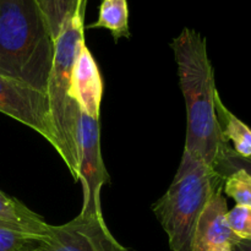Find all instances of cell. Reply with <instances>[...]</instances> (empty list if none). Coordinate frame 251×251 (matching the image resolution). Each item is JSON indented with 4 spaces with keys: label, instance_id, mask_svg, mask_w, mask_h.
Wrapping results in <instances>:
<instances>
[{
    "label": "cell",
    "instance_id": "1",
    "mask_svg": "<svg viewBox=\"0 0 251 251\" xmlns=\"http://www.w3.org/2000/svg\"><path fill=\"white\" fill-rule=\"evenodd\" d=\"M172 48L188 115L184 151L213 168L221 147L227 142L222 137L216 113L218 91L206 38L194 29L184 28L173 39Z\"/></svg>",
    "mask_w": 251,
    "mask_h": 251
},
{
    "label": "cell",
    "instance_id": "2",
    "mask_svg": "<svg viewBox=\"0 0 251 251\" xmlns=\"http://www.w3.org/2000/svg\"><path fill=\"white\" fill-rule=\"evenodd\" d=\"M54 39L36 0H0V74L47 90Z\"/></svg>",
    "mask_w": 251,
    "mask_h": 251
},
{
    "label": "cell",
    "instance_id": "3",
    "mask_svg": "<svg viewBox=\"0 0 251 251\" xmlns=\"http://www.w3.org/2000/svg\"><path fill=\"white\" fill-rule=\"evenodd\" d=\"M87 0L64 21L54 41V55L46 93L59 144V156L74 180L78 174L80 108L73 96L71 78L80 47L85 43V12Z\"/></svg>",
    "mask_w": 251,
    "mask_h": 251
},
{
    "label": "cell",
    "instance_id": "4",
    "mask_svg": "<svg viewBox=\"0 0 251 251\" xmlns=\"http://www.w3.org/2000/svg\"><path fill=\"white\" fill-rule=\"evenodd\" d=\"M223 179L205 162L184 151L168 190L152 206L166 230L172 251H191L194 232L201 212Z\"/></svg>",
    "mask_w": 251,
    "mask_h": 251
},
{
    "label": "cell",
    "instance_id": "5",
    "mask_svg": "<svg viewBox=\"0 0 251 251\" xmlns=\"http://www.w3.org/2000/svg\"><path fill=\"white\" fill-rule=\"evenodd\" d=\"M0 113L33 129L59 152L50 105L44 91L0 74Z\"/></svg>",
    "mask_w": 251,
    "mask_h": 251
},
{
    "label": "cell",
    "instance_id": "6",
    "mask_svg": "<svg viewBox=\"0 0 251 251\" xmlns=\"http://www.w3.org/2000/svg\"><path fill=\"white\" fill-rule=\"evenodd\" d=\"M38 251H129L119 244L103 216L81 212L61 226H47Z\"/></svg>",
    "mask_w": 251,
    "mask_h": 251
},
{
    "label": "cell",
    "instance_id": "7",
    "mask_svg": "<svg viewBox=\"0 0 251 251\" xmlns=\"http://www.w3.org/2000/svg\"><path fill=\"white\" fill-rule=\"evenodd\" d=\"M83 189V205L81 212L102 215L100 189L109 180L100 152V119L80 112L78 124V174Z\"/></svg>",
    "mask_w": 251,
    "mask_h": 251
},
{
    "label": "cell",
    "instance_id": "8",
    "mask_svg": "<svg viewBox=\"0 0 251 251\" xmlns=\"http://www.w3.org/2000/svg\"><path fill=\"white\" fill-rule=\"evenodd\" d=\"M227 200L221 185L201 212L194 232L191 251H216L223 247H233L239 238L232 232L227 221Z\"/></svg>",
    "mask_w": 251,
    "mask_h": 251
},
{
    "label": "cell",
    "instance_id": "9",
    "mask_svg": "<svg viewBox=\"0 0 251 251\" xmlns=\"http://www.w3.org/2000/svg\"><path fill=\"white\" fill-rule=\"evenodd\" d=\"M71 88L80 112L100 119L104 86L97 63L86 46V42L80 47L74 65Z\"/></svg>",
    "mask_w": 251,
    "mask_h": 251
},
{
    "label": "cell",
    "instance_id": "10",
    "mask_svg": "<svg viewBox=\"0 0 251 251\" xmlns=\"http://www.w3.org/2000/svg\"><path fill=\"white\" fill-rule=\"evenodd\" d=\"M216 113L223 140L232 142L238 154L251 159V129L223 104L220 95L216 97Z\"/></svg>",
    "mask_w": 251,
    "mask_h": 251
},
{
    "label": "cell",
    "instance_id": "11",
    "mask_svg": "<svg viewBox=\"0 0 251 251\" xmlns=\"http://www.w3.org/2000/svg\"><path fill=\"white\" fill-rule=\"evenodd\" d=\"M87 28H105L113 34L115 41L129 38V5L127 0H102L97 21Z\"/></svg>",
    "mask_w": 251,
    "mask_h": 251
},
{
    "label": "cell",
    "instance_id": "12",
    "mask_svg": "<svg viewBox=\"0 0 251 251\" xmlns=\"http://www.w3.org/2000/svg\"><path fill=\"white\" fill-rule=\"evenodd\" d=\"M0 221L20 226L34 234L43 235L47 226L43 218L36 212L29 210L27 206L20 202L17 199L10 198L0 190Z\"/></svg>",
    "mask_w": 251,
    "mask_h": 251
},
{
    "label": "cell",
    "instance_id": "13",
    "mask_svg": "<svg viewBox=\"0 0 251 251\" xmlns=\"http://www.w3.org/2000/svg\"><path fill=\"white\" fill-rule=\"evenodd\" d=\"M42 235L0 221V251H37Z\"/></svg>",
    "mask_w": 251,
    "mask_h": 251
},
{
    "label": "cell",
    "instance_id": "14",
    "mask_svg": "<svg viewBox=\"0 0 251 251\" xmlns=\"http://www.w3.org/2000/svg\"><path fill=\"white\" fill-rule=\"evenodd\" d=\"M85 1L86 0H36L54 41L60 32L64 21Z\"/></svg>",
    "mask_w": 251,
    "mask_h": 251
},
{
    "label": "cell",
    "instance_id": "15",
    "mask_svg": "<svg viewBox=\"0 0 251 251\" xmlns=\"http://www.w3.org/2000/svg\"><path fill=\"white\" fill-rule=\"evenodd\" d=\"M213 171L222 179L237 171H244L251 176V159L238 154L228 144H225L220 150Z\"/></svg>",
    "mask_w": 251,
    "mask_h": 251
},
{
    "label": "cell",
    "instance_id": "16",
    "mask_svg": "<svg viewBox=\"0 0 251 251\" xmlns=\"http://www.w3.org/2000/svg\"><path fill=\"white\" fill-rule=\"evenodd\" d=\"M223 191L240 206L251 207V176L244 171H237L223 179Z\"/></svg>",
    "mask_w": 251,
    "mask_h": 251
},
{
    "label": "cell",
    "instance_id": "17",
    "mask_svg": "<svg viewBox=\"0 0 251 251\" xmlns=\"http://www.w3.org/2000/svg\"><path fill=\"white\" fill-rule=\"evenodd\" d=\"M228 226L239 239H251V207L237 205L228 211Z\"/></svg>",
    "mask_w": 251,
    "mask_h": 251
},
{
    "label": "cell",
    "instance_id": "18",
    "mask_svg": "<svg viewBox=\"0 0 251 251\" xmlns=\"http://www.w3.org/2000/svg\"><path fill=\"white\" fill-rule=\"evenodd\" d=\"M232 251H251V239H240L233 245Z\"/></svg>",
    "mask_w": 251,
    "mask_h": 251
},
{
    "label": "cell",
    "instance_id": "19",
    "mask_svg": "<svg viewBox=\"0 0 251 251\" xmlns=\"http://www.w3.org/2000/svg\"><path fill=\"white\" fill-rule=\"evenodd\" d=\"M216 251H232V247L227 245V247H223V248H221V249H218Z\"/></svg>",
    "mask_w": 251,
    "mask_h": 251
},
{
    "label": "cell",
    "instance_id": "20",
    "mask_svg": "<svg viewBox=\"0 0 251 251\" xmlns=\"http://www.w3.org/2000/svg\"><path fill=\"white\" fill-rule=\"evenodd\" d=\"M81 1H83V0H81Z\"/></svg>",
    "mask_w": 251,
    "mask_h": 251
},
{
    "label": "cell",
    "instance_id": "21",
    "mask_svg": "<svg viewBox=\"0 0 251 251\" xmlns=\"http://www.w3.org/2000/svg\"><path fill=\"white\" fill-rule=\"evenodd\" d=\"M37 251H38V250H37Z\"/></svg>",
    "mask_w": 251,
    "mask_h": 251
}]
</instances>
